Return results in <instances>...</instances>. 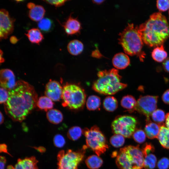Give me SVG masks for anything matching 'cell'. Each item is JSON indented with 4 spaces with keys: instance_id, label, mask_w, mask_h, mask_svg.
<instances>
[{
    "instance_id": "cell-1",
    "label": "cell",
    "mask_w": 169,
    "mask_h": 169,
    "mask_svg": "<svg viewBox=\"0 0 169 169\" xmlns=\"http://www.w3.org/2000/svg\"><path fill=\"white\" fill-rule=\"evenodd\" d=\"M8 94V100L4 104L5 111L13 120L21 122L36 106L37 92L28 83L19 80Z\"/></svg>"
},
{
    "instance_id": "cell-2",
    "label": "cell",
    "mask_w": 169,
    "mask_h": 169,
    "mask_svg": "<svg viewBox=\"0 0 169 169\" xmlns=\"http://www.w3.org/2000/svg\"><path fill=\"white\" fill-rule=\"evenodd\" d=\"M144 43L150 47L163 45L169 37V24L160 12L155 13L139 27Z\"/></svg>"
},
{
    "instance_id": "cell-3",
    "label": "cell",
    "mask_w": 169,
    "mask_h": 169,
    "mask_svg": "<svg viewBox=\"0 0 169 169\" xmlns=\"http://www.w3.org/2000/svg\"><path fill=\"white\" fill-rule=\"evenodd\" d=\"M119 36V44L125 53L131 56L136 55L141 61H143L146 54L142 50L144 42L139 27L129 23Z\"/></svg>"
},
{
    "instance_id": "cell-4",
    "label": "cell",
    "mask_w": 169,
    "mask_h": 169,
    "mask_svg": "<svg viewBox=\"0 0 169 169\" xmlns=\"http://www.w3.org/2000/svg\"><path fill=\"white\" fill-rule=\"evenodd\" d=\"M97 76L98 78L93 83L92 88L100 94L113 95L127 86V84L121 82V77L116 69L100 71Z\"/></svg>"
},
{
    "instance_id": "cell-5",
    "label": "cell",
    "mask_w": 169,
    "mask_h": 169,
    "mask_svg": "<svg viewBox=\"0 0 169 169\" xmlns=\"http://www.w3.org/2000/svg\"><path fill=\"white\" fill-rule=\"evenodd\" d=\"M144 156L139 146H128L120 149L116 154V164L119 169H142Z\"/></svg>"
},
{
    "instance_id": "cell-6",
    "label": "cell",
    "mask_w": 169,
    "mask_h": 169,
    "mask_svg": "<svg viewBox=\"0 0 169 169\" xmlns=\"http://www.w3.org/2000/svg\"><path fill=\"white\" fill-rule=\"evenodd\" d=\"M86 95L80 86L74 84H67L63 87L61 99L62 105L73 110L82 108L86 101Z\"/></svg>"
},
{
    "instance_id": "cell-7",
    "label": "cell",
    "mask_w": 169,
    "mask_h": 169,
    "mask_svg": "<svg viewBox=\"0 0 169 169\" xmlns=\"http://www.w3.org/2000/svg\"><path fill=\"white\" fill-rule=\"evenodd\" d=\"M83 134L85 137L86 146L99 156L103 154L109 148L106 138L96 125L90 129L85 128Z\"/></svg>"
},
{
    "instance_id": "cell-8",
    "label": "cell",
    "mask_w": 169,
    "mask_h": 169,
    "mask_svg": "<svg viewBox=\"0 0 169 169\" xmlns=\"http://www.w3.org/2000/svg\"><path fill=\"white\" fill-rule=\"evenodd\" d=\"M86 145H84L80 149L74 151L68 150L66 152L60 151L57 156L58 169H78V166L84 157Z\"/></svg>"
},
{
    "instance_id": "cell-9",
    "label": "cell",
    "mask_w": 169,
    "mask_h": 169,
    "mask_svg": "<svg viewBox=\"0 0 169 169\" xmlns=\"http://www.w3.org/2000/svg\"><path fill=\"white\" fill-rule=\"evenodd\" d=\"M136 120L132 116L119 115L112 122L111 127L115 134H119L125 137L130 138L136 130Z\"/></svg>"
},
{
    "instance_id": "cell-10",
    "label": "cell",
    "mask_w": 169,
    "mask_h": 169,
    "mask_svg": "<svg viewBox=\"0 0 169 169\" xmlns=\"http://www.w3.org/2000/svg\"><path fill=\"white\" fill-rule=\"evenodd\" d=\"M158 98L157 96H140L133 112L136 111L145 115L146 119H150V116L156 109Z\"/></svg>"
},
{
    "instance_id": "cell-11",
    "label": "cell",
    "mask_w": 169,
    "mask_h": 169,
    "mask_svg": "<svg viewBox=\"0 0 169 169\" xmlns=\"http://www.w3.org/2000/svg\"><path fill=\"white\" fill-rule=\"evenodd\" d=\"M15 19L11 18L8 12L4 9L0 11V40L6 39L13 32Z\"/></svg>"
},
{
    "instance_id": "cell-12",
    "label": "cell",
    "mask_w": 169,
    "mask_h": 169,
    "mask_svg": "<svg viewBox=\"0 0 169 169\" xmlns=\"http://www.w3.org/2000/svg\"><path fill=\"white\" fill-rule=\"evenodd\" d=\"M63 89L58 82L50 80L46 85L45 94L53 101H59L61 99Z\"/></svg>"
},
{
    "instance_id": "cell-13",
    "label": "cell",
    "mask_w": 169,
    "mask_h": 169,
    "mask_svg": "<svg viewBox=\"0 0 169 169\" xmlns=\"http://www.w3.org/2000/svg\"><path fill=\"white\" fill-rule=\"evenodd\" d=\"M0 82L1 87L8 91L13 89L16 83L13 71L8 69H1L0 71Z\"/></svg>"
},
{
    "instance_id": "cell-14",
    "label": "cell",
    "mask_w": 169,
    "mask_h": 169,
    "mask_svg": "<svg viewBox=\"0 0 169 169\" xmlns=\"http://www.w3.org/2000/svg\"><path fill=\"white\" fill-rule=\"evenodd\" d=\"M62 25L68 35L79 33L81 29L80 23L77 18H74L70 14L66 22Z\"/></svg>"
},
{
    "instance_id": "cell-15",
    "label": "cell",
    "mask_w": 169,
    "mask_h": 169,
    "mask_svg": "<svg viewBox=\"0 0 169 169\" xmlns=\"http://www.w3.org/2000/svg\"><path fill=\"white\" fill-rule=\"evenodd\" d=\"M113 66L116 69H122L126 68L130 64V59L127 54L119 53L114 55L112 59Z\"/></svg>"
},
{
    "instance_id": "cell-16",
    "label": "cell",
    "mask_w": 169,
    "mask_h": 169,
    "mask_svg": "<svg viewBox=\"0 0 169 169\" xmlns=\"http://www.w3.org/2000/svg\"><path fill=\"white\" fill-rule=\"evenodd\" d=\"M38 161L34 156L19 159L16 164L15 169H38Z\"/></svg>"
},
{
    "instance_id": "cell-17",
    "label": "cell",
    "mask_w": 169,
    "mask_h": 169,
    "mask_svg": "<svg viewBox=\"0 0 169 169\" xmlns=\"http://www.w3.org/2000/svg\"><path fill=\"white\" fill-rule=\"evenodd\" d=\"M146 122L145 131L147 137L150 139L157 138L161 125L152 122L150 119H146Z\"/></svg>"
},
{
    "instance_id": "cell-18",
    "label": "cell",
    "mask_w": 169,
    "mask_h": 169,
    "mask_svg": "<svg viewBox=\"0 0 169 169\" xmlns=\"http://www.w3.org/2000/svg\"><path fill=\"white\" fill-rule=\"evenodd\" d=\"M84 48L82 43L77 39L71 41L67 45V49L69 53L74 56L80 54L83 51Z\"/></svg>"
},
{
    "instance_id": "cell-19",
    "label": "cell",
    "mask_w": 169,
    "mask_h": 169,
    "mask_svg": "<svg viewBox=\"0 0 169 169\" xmlns=\"http://www.w3.org/2000/svg\"><path fill=\"white\" fill-rule=\"evenodd\" d=\"M157 138L163 148L169 150V129L164 124L161 126Z\"/></svg>"
},
{
    "instance_id": "cell-20",
    "label": "cell",
    "mask_w": 169,
    "mask_h": 169,
    "mask_svg": "<svg viewBox=\"0 0 169 169\" xmlns=\"http://www.w3.org/2000/svg\"><path fill=\"white\" fill-rule=\"evenodd\" d=\"M45 12V10L42 6L37 5L30 10L28 16L32 20L39 22L43 18Z\"/></svg>"
},
{
    "instance_id": "cell-21",
    "label": "cell",
    "mask_w": 169,
    "mask_h": 169,
    "mask_svg": "<svg viewBox=\"0 0 169 169\" xmlns=\"http://www.w3.org/2000/svg\"><path fill=\"white\" fill-rule=\"evenodd\" d=\"M46 117L50 123L58 124L60 123L63 119V116L62 112L56 109H51L47 111Z\"/></svg>"
},
{
    "instance_id": "cell-22",
    "label": "cell",
    "mask_w": 169,
    "mask_h": 169,
    "mask_svg": "<svg viewBox=\"0 0 169 169\" xmlns=\"http://www.w3.org/2000/svg\"><path fill=\"white\" fill-rule=\"evenodd\" d=\"M25 34L32 43L39 44L44 38L43 34L38 28H32Z\"/></svg>"
},
{
    "instance_id": "cell-23",
    "label": "cell",
    "mask_w": 169,
    "mask_h": 169,
    "mask_svg": "<svg viewBox=\"0 0 169 169\" xmlns=\"http://www.w3.org/2000/svg\"><path fill=\"white\" fill-rule=\"evenodd\" d=\"M167 54L165 51L163 45L156 47L151 53L153 59L158 62H163L167 58Z\"/></svg>"
},
{
    "instance_id": "cell-24",
    "label": "cell",
    "mask_w": 169,
    "mask_h": 169,
    "mask_svg": "<svg viewBox=\"0 0 169 169\" xmlns=\"http://www.w3.org/2000/svg\"><path fill=\"white\" fill-rule=\"evenodd\" d=\"M137 103V101L132 96L127 95L123 96L120 101L121 106L130 112H133Z\"/></svg>"
},
{
    "instance_id": "cell-25",
    "label": "cell",
    "mask_w": 169,
    "mask_h": 169,
    "mask_svg": "<svg viewBox=\"0 0 169 169\" xmlns=\"http://www.w3.org/2000/svg\"><path fill=\"white\" fill-rule=\"evenodd\" d=\"M36 105L40 110L47 111L52 109L54 103L49 98L46 96H43L38 99Z\"/></svg>"
},
{
    "instance_id": "cell-26",
    "label": "cell",
    "mask_w": 169,
    "mask_h": 169,
    "mask_svg": "<svg viewBox=\"0 0 169 169\" xmlns=\"http://www.w3.org/2000/svg\"><path fill=\"white\" fill-rule=\"evenodd\" d=\"M85 164L90 169H97L103 163L102 159L97 155H92L88 156L85 160Z\"/></svg>"
},
{
    "instance_id": "cell-27",
    "label": "cell",
    "mask_w": 169,
    "mask_h": 169,
    "mask_svg": "<svg viewBox=\"0 0 169 169\" xmlns=\"http://www.w3.org/2000/svg\"><path fill=\"white\" fill-rule=\"evenodd\" d=\"M118 106V103L117 99L113 96H107L104 100L103 107L108 111H114L116 109Z\"/></svg>"
},
{
    "instance_id": "cell-28",
    "label": "cell",
    "mask_w": 169,
    "mask_h": 169,
    "mask_svg": "<svg viewBox=\"0 0 169 169\" xmlns=\"http://www.w3.org/2000/svg\"><path fill=\"white\" fill-rule=\"evenodd\" d=\"M101 105V100L100 97L95 95L89 96L86 101V106L89 110H97Z\"/></svg>"
},
{
    "instance_id": "cell-29",
    "label": "cell",
    "mask_w": 169,
    "mask_h": 169,
    "mask_svg": "<svg viewBox=\"0 0 169 169\" xmlns=\"http://www.w3.org/2000/svg\"><path fill=\"white\" fill-rule=\"evenodd\" d=\"M157 159L155 156L152 153L144 156L143 167L145 169H153L155 167Z\"/></svg>"
},
{
    "instance_id": "cell-30",
    "label": "cell",
    "mask_w": 169,
    "mask_h": 169,
    "mask_svg": "<svg viewBox=\"0 0 169 169\" xmlns=\"http://www.w3.org/2000/svg\"><path fill=\"white\" fill-rule=\"evenodd\" d=\"M166 115L164 111L161 109H157L151 114V117L156 123L161 126L164 124L163 122L166 120Z\"/></svg>"
},
{
    "instance_id": "cell-31",
    "label": "cell",
    "mask_w": 169,
    "mask_h": 169,
    "mask_svg": "<svg viewBox=\"0 0 169 169\" xmlns=\"http://www.w3.org/2000/svg\"><path fill=\"white\" fill-rule=\"evenodd\" d=\"M83 133V130L78 126H74L69 129L67 132V136L72 141L78 140Z\"/></svg>"
},
{
    "instance_id": "cell-32",
    "label": "cell",
    "mask_w": 169,
    "mask_h": 169,
    "mask_svg": "<svg viewBox=\"0 0 169 169\" xmlns=\"http://www.w3.org/2000/svg\"><path fill=\"white\" fill-rule=\"evenodd\" d=\"M38 26L39 29L42 31L48 32L53 28V21L50 19L44 18L38 22Z\"/></svg>"
},
{
    "instance_id": "cell-33",
    "label": "cell",
    "mask_w": 169,
    "mask_h": 169,
    "mask_svg": "<svg viewBox=\"0 0 169 169\" xmlns=\"http://www.w3.org/2000/svg\"><path fill=\"white\" fill-rule=\"evenodd\" d=\"M124 137L119 134H114L110 138V142L114 147L118 148L122 146L125 142Z\"/></svg>"
},
{
    "instance_id": "cell-34",
    "label": "cell",
    "mask_w": 169,
    "mask_h": 169,
    "mask_svg": "<svg viewBox=\"0 0 169 169\" xmlns=\"http://www.w3.org/2000/svg\"><path fill=\"white\" fill-rule=\"evenodd\" d=\"M146 136L145 132L141 129L136 130L132 135L134 139L139 143H142L145 141Z\"/></svg>"
},
{
    "instance_id": "cell-35",
    "label": "cell",
    "mask_w": 169,
    "mask_h": 169,
    "mask_svg": "<svg viewBox=\"0 0 169 169\" xmlns=\"http://www.w3.org/2000/svg\"><path fill=\"white\" fill-rule=\"evenodd\" d=\"M156 6L159 11L164 12L169 9V0H158Z\"/></svg>"
},
{
    "instance_id": "cell-36",
    "label": "cell",
    "mask_w": 169,
    "mask_h": 169,
    "mask_svg": "<svg viewBox=\"0 0 169 169\" xmlns=\"http://www.w3.org/2000/svg\"><path fill=\"white\" fill-rule=\"evenodd\" d=\"M53 142L54 145L58 148L63 147L65 143V139L63 136L60 134H57L55 136Z\"/></svg>"
},
{
    "instance_id": "cell-37",
    "label": "cell",
    "mask_w": 169,
    "mask_h": 169,
    "mask_svg": "<svg viewBox=\"0 0 169 169\" xmlns=\"http://www.w3.org/2000/svg\"><path fill=\"white\" fill-rule=\"evenodd\" d=\"M0 103L5 104L7 101L9 96V91L7 89L1 87L0 89Z\"/></svg>"
},
{
    "instance_id": "cell-38",
    "label": "cell",
    "mask_w": 169,
    "mask_h": 169,
    "mask_svg": "<svg viewBox=\"0 0 169 169\" xmlns=\"http://www.w3.org/2000/svg\"><path fill=\"white\" fill-rule=\"evenodd\" d=\"M159 169H168L169 167V159L166 157L161 158L157 164Z\"/></svg>"
},
{
    "instance_id": "cell-39",
    "label": "cell",
    "mask_w": 169,
    "mask_h": 169,
    "mask_svg": "<svg viewBox=\"0 0 169 169\" xmlns=\"http://www.w3.org/2000/svg\"><path fill=\"white\" fill-rule=\"evenodd\" d=\"M144 156L150 153H153L154 151V148L151 144L145 143L141 149Z\"/></svg>"
},
{
    "instance_id": "cell-40",
    "label": "cell",
    "mask_w": 169,
    "mask_h": 169,
    "mask_svg": "<svg viewBox=\"0 0 169 169\" xmlns=\"http://www.w3.org/2000/svg\"><path fill=\"white\" fill-rule=\"evenodd\" d=\"M46 3L58 7L64 5L67 0H44Z\"/></svg>"
},
{
    "instance_id": "cell-41",
    "label": "cell",
    "mask_w": 169,
    "mask_h": 169,
    "mask_svg": "<svg viewBox=\"0 0 169 169\" xmlns=\"http://www.w3.org/2000/svg\"><path fill=\"white\" fill-rule=\"evenodd\" d=\"M162 99L165 103L169 105V89L164 92L162 96Z\"/></svg>"
},
{
    "instance_id": "cell-42",
    "label": "cell",
    "mask_w": 169,
    "mask_h": 169,
    "mask_svg": "<svg viewBox=\"0 0 169 169\" xmlns=\"http://www.w3.org/2000/svg\"><path fill=\"white\" fill-rule=\"evenodd\" d=\"M91 56L93 57L97 58H100L103 56L97 49L92 52Z\"/></svg>"
},
{
    "instance_id": "cell-43",
    "label": "cell",
    "mask_w": 169,
    "mask_h": 169,
    "mask_svg": "<svg viewBox=\"0 0 169 169\" xmlns=\"http://www.w3.org/2000/svg\"><path fill=\"white\" fill-rule=\"evenodd\" d=\"M163 67L165 70L169 73V58H167L163 63Z\"/></svg>"
},
{
    "instance_id": "cell-44",
    "label": "cell",
    "mask_w": 169,
    "mask_h": 169,
    "mask_svg": "<svg viewBox=\"0 0 169 169\" xmlns=\"http://www.w3.org/2000/svg\"><path fill=\"white\" fill-rule=\"evenodd\" d=\"M6 162L5 158L3 156H0V169H4L5 166Z\"/></svg>"
},
{
    "instance_id": "cell-45",
    "label": "cell",
    "mask_w": 169,
    "mask_h": 169,
    "mask_svg": "<svg viewBox=\"0 0 169 169\" xmlns=\"http://www.w3.org/2000/svg\"><path fill=\"white\" fill-rule=\"evenodd\" d=\"M0 150L1 152H3L10 155L8 151L7 146L5 144H3L0 145Z\"/></svg>"
},
{
    "instance_id": "cell-46",
    "label": "cell",
    "mask_w": 169,
    "mask_h": 169,
    "mask_svg": "<svg viewBox=\"0 0 169 169\" xmlns=\"http://www.w3.org/2000/svg\"><path fill=\"white\" fill-rule=\"evenodd\" d=\"M18 39L15 36H13L11 37L10 38V41L12 44H15L18 41Z\"/></svg>"
},
{
    "instance_id": "cell-47",
    "label": "cell",
    "mask_w": 169,
    "mask_h": 169,
    "mask_svg": "<svg viewBox=\"0 0 169 169\" xmlns=\"http://www.w3.org/2000/svg\"><path fill=\"white\" fill-rule=\"evenodd\" d=\"M165 125L166 127L169 129V112L166 115Z\"/></svg>"
},
{
    "instance_id": "cell-48",
    "label": "cell",
    "mask_w": 169,
    "mask_h": 169,
    "mask_svg": "<svg viewBox=\"0 0 169 169\" xmlns=\"http://www.w3.org/2000/svg\"><path fill=\"white\" fill-rule=\"evenodd\" d=\"M36 5L33 3H29L27 4V8L30 10L33 8Z\"/></svg>"
},
{
    "instance_id": "cell-49",
    "label": "cell",
    "mask_w": 169,
    "mask_h": 169,
    "mask_svg": "<svg viewBox=\"0 0 169 169\" xmlns=\"http://www.w3.org/2000/svg\"><path fill=\"white\" fill-rule=\"evenodd\" d=\"M105 0H93L92 1L93 3L97 5L100 4L102 3Z\"/></svg>"
},
{
    "instance_id": "cell-50",
    "label": "cell",
    "mask_w": 169,
    "mask_h": 169,
    "mask_svg": "<svg viewBox=\"0 0 169 169\" xmlns=\"http://www.w3.org/2000/svg\"><path fill=\"white\" fill-rule=\"evenodd\" d=\"M35 149L38 151L41 152H43L45 151V148L42 147H40L38 148H36Z\"/></svg>"
},
{
    "instance_id": "cell-51",
    "label": "cell",
    "mask_w": 169,
    "mask_h": 169,
    "mask_svg": "<svg viewBox=\"0 0 169 169\" xmlns=\"http://www.w3.org/2000/svg\"><path fill=\"white\" fill-rule=\"evenodd\" d=\"M0 124H2L4 121V117L3 116V114L1 112H0Z\"/></svg>"
},
{
    "instance_id": "cell-52",
    "label": "cell",
    "mask_w": 169,
    "mask_h": 169,
    "mask_svg": "<svg viewBox=\"0 0 169 169\" xmlns=\"http://www.w3.org/2000/svg\"><path fill=\"white\" fill-rule=\"evenodd\" d=\"M3 52L1 50H0V63H3L4 61V58L2 57L3 56Z\"/></svg>"
},
{
    "instance_id": "cell-53",
    "label": "cell",
    "mask_w": 169,
    "mask_h": 169,
    "mask_svg": "<svg viewBox=\"0 0 169 169\" xmlns=\"http://www.w3.org/2000/svg\"><path fill=\"white\" fill-rule=\"evenodd\" d=\"M7 169H14V168L12 166L9 165L8 166Z\"/></svg>"
},
{
    "instance_id": "cell-54",
    "label": "cell",
    "mask_w": 169,
    "mask_h": 169,
    "mask_svg": "<svg viewBox=\"0 0 169 169\" xmlns=\"http://www.w3.org/2000/svg\"></svg>"
}]
</instances>
